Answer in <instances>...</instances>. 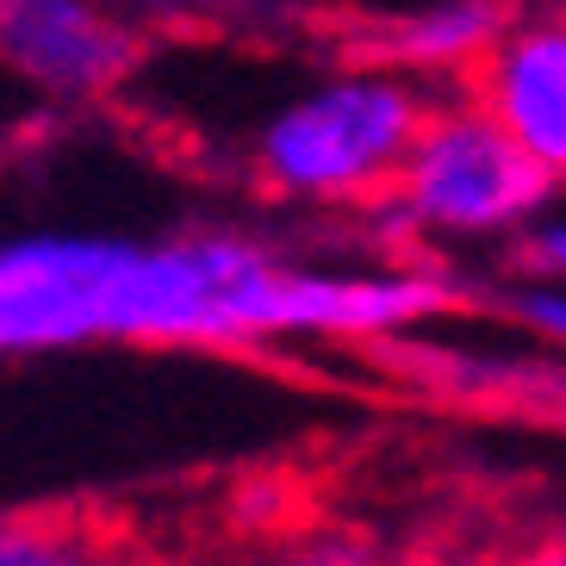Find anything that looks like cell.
Instances as JSON below:
<instances>
[{
  "instance_id": "obj_1",
  "label": "cell",
  "mask_w": 566,
  "mask_h": 566,
  "mask_svg": "<svg viewBox=\"0 0 566 566\" xmlns=\"http://www.w3.org/2000/svg\"><path fill=\"white\" fill-rule=\"evenodd\" d=\"M317 331V274H286L231 237L106 243L32 237L0 250V355L101 336H262Z\"/></svg>"
},
{
  "instance_id": "obj_2",
  "label": "cell",
  "mask_w": 566,
  "mask_h": 566,
  "mask_svg": "<svg viewBox=\"0 0 566 566\" xmlns=\"http://www.w3.org/2000/svg\"><path fill=\"white\" fill-rule=\"evenodd\" d=\"M423 113L392 82H336L286 106L262 137V168L293 193H349L405 168Z\"/></svg>"
},
{
  "instance_id": "obj_3",
  "label": "cell",
  "mask_w": 566,
  "mask_h": 566,
  "mask_svg": "<svg viewBox=\"0 0 566 566\" xmlns=\"http://www.w3.org/2000/svg\"><path fill=\"white\" fill-rule=\"evenodd\" d=\"M399 181L417 218L449 231H499L548 200L554 175L499 113H454L417 132Z\"/></svg>"
},
{
  "instance_id": "obj_4",
  "label": "cell",
  "mask_w": 566,
  "mask_h": 566,
  "mask_svg": "<svg viewBox=\"0 0 566 566\" xmlns=\"http://www.w3.org/2000/svg\"><path fill=\"white\" fill-rule=\"evenodd\" d=\"M492 113L511 125L554 181L566 175V25H530L492 63Z\"/></svg>"
},
{
  "instance_id": "obj_5",
  "label": "cell",
  "mask_w": 566,
  "mask_h": 566,
  "mask_svg": "<svg viewBox=\"0 0 566 566\" xmlns=\"http://www.w3.org/2000/svg\"><path fill=\"white\" fill-rule=\"evenodd\" d=\"M0 38H7L13 63L44 75L51 87H94L118 63V38L82 0H7Z\"/></svg>"
},
{
  "instance_id": "obj_6",
  "label": "cell",
  "mask_w": 566,
  "mask_h": 566,
  "mask_svg": "<svg viewBox=\"0 0 566 566\" xmlns=\"http://www.w3.org/2000/svg\"><path fill=\"white\" fill-rule=\"evenodd\" d=\"M492 38H499V13L485 0H449V7H430L417 25H405L399 51L411 63H461V56H480Z\"/></svg>"
},
{
  "instance_id": "obj_7",
  "label": "cell",
  "mask_w": 566,
  "mask_h": 566,
  "mask_svg": "<svg viewBox=\"0 0 566 566\" xmlns=\"http://www.w3.org/2000/svg\"><path fill=\"white\" fill-rule=\"evenodd\" d=\"M0 566H106V560L44 530H0Z\"/></svg>"
},
{
  "instance_id": "obj_8",
  "label": "cell",
  "mask_w": 566,
  "mask_h": 566,
  "mask_svg": "<svg viewBox=\"0 0 566 566\" xmlns=\"http://www.w3.org/2000/svg\"><path fill=\"white\" fill-rule=\"evenodd\" d=\"M516 312L530 317L542 336L566 343V293H523V300H516Z\"/></svg>"
},
{
  "instance_id": "obj_9",
  "label": "cell",
  "mask_w": 566,
  "mask_h": 566,
  "mask_svg": "<svg viewBox=\"0 0 566 566\" xmlns=\"http://www.w3.org/2000/svg\"><path fill=\"white\" fill-rule=\"evenodd\" d=\"M530 255L548 268V274H560V281H566V224H548V231L530 243Z\"/></svg>"
},
{
  "instance_id": "obj_10",
  "label": "cell",
  "mask_w": 566,
  "mask_h": 566,
  "mask_svg": "<svg viewBox=\"0 0 566 566\" xmlns=\"http://www.w3.org/2000/svg\"><path fill=\"white\" fill-rule=\"evenodd\" d=\"M542 566H566V548H560V554H548V560H542Z\"/></svg>"
}]
</instances>
